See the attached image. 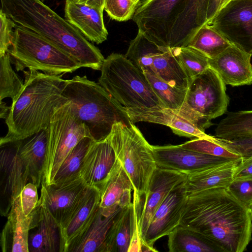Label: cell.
<instances>
[{
    "label": "cell",
    "mask_w": 252,
    "mask_h": 252,
    "mask_svg": "<svg viewBox=\"0 0 252 252\" xmlns=\"http://www.w3.org/2000/svg\"><path fill=\"white\" fill-rule=\"evenodd\" d=\"M231 0H221L220 4V8L219 10L222 8L223 6H224L226 3H227L229 1H230Z\"/></svg>",
    "instance_id": "cell-48"
},
{
    "label": "cell",
    "mask_w": 252,
    "mask_h": 252,
    "mask_svg": "<svg viewBox=\"0 0 252 252\" xmlns=\"http://www.w3.org/2000/svg\"><path fill=\"white\" fill-rule=\"evenodd\" d=\"M90 131L68 100L54 110L48 126V141L41 184L52 183L62 162Z\"/></svg>",
    "instance_id": "cell-9"
},
{
    "label": "cell",
    "mask_w": 252,
    "mask_h": 252,
    "mask_svg": "<svg viewBox=\"0 0 252 252\" xmlns=\"http://www.w3.org/2000/svg\"><path fill=\"white\" fill-rule=\"evenodd\" d=\"M0 10L16 27L39 34L70 56L81 67L100 70L105 59L100 51L41 0H0Z\"/></svg>",
    "instance_id": "cell-2"
},
{
    "label": "cell",
    "mask_w": 252,
    "mask_h": 252,
    "mask_svg": "<svg viewBox=\"0 0 252 252\" xmlns=\"http://www.w3.org/2000/svg\"><path fill=\"white\" fill-rule=\"evenodd\" d=\"M0 147V213L7 217L14 200L29 183V179L18 153V141Z\"/></svg>",
    "instance_id": "cell-14"
},
{
    "label": "cell",
    "mask_w": 252,
    "mask_h": 252,
    "mask_svg": "<svg viewBox=\"0 0 252 252\" xmlns=\"http://www.w3.org/2000/svg\"><path fill=\"white\" fill-rule=\"evenodd\" d=\"M94 141L92 138L86 137L73 148L62 162L52 183L60 184L81 177L83 158Z\"/></svg>",
    "instance_id": "cell-34"
},
{
    "label": "cell",
    "mask_w": 252,
    "mask_h": 252,
    "mask_svg": "<svg viewBox=\"0 0 252 252\" xmlns=\"http://www.w3.org/2000/svg\"><path fill=\"white\" fill-rule=\"evenodd\" d=\"M252 56L231 44L217 57L209 59V67L219 74L225 85H250L252 84Z\"/></svg>",
    "instance_id": "cell-19"
},
{
    "label": "cell",
    "mask_w": 252,
    "mask_h": 252,
    "mask_svg": "<svg viewBox=\"0 0 252 252\" xmlns=\"http://www.w3.org/2000/svg\"><path fill=\"white\" fill-rule=\"evenodd\" d=\"M77 3L104 9V0H72Z\"/></svg>",
    "instance_id": "cell-46"
},
{
    "label": "cell",
    "mask_w": 252,
    "mask_h": 252,
    "mask_svg": "<svg viewBox=\"0 0 252 252\" xmlns=\"http://www.w3.org/2000/svg\"><path fill=\"white\" fill-rule=\"evenodd\" d=\"M7 52L0 57V100L9 97L14 100L21 91L24 84L12 68Z\"/></svg>",
    "instance_id": "cell-37"
},
{
    "label": "cell",
    "mask_w": 252,
    "mask_h": 252,
    "mask_svg": "<svg viewBox=\"0 0 252 252\" xmlns=\"http://www.w3.org/2000/svg\"><path fill=\"white\" fill-rule=\"evenodd\" d=\"M221 0H208L206 23H208L218 12Z\"/></svg>",
    "instance_id": "cell-45"
},
{
    "label": "cell",
    "mask_w": 252,
    "mask_h": 252,
    "mask_svg": "<svg viewBox=\"0 0 252 252\" xmlns=\"http://www.w3.org/2000/svg\"><path fill=\"white\" fill-rule=\"evenodd\" d=\"M100 195L99 208L102 214L107 217L120 208L132 203V182L121 162L117 158L109 174L97 188Z\"/></svg>",
    "instance_id": "cell-20"
},
{
    "label": "cell",
    "mask_w": 252,
    "mask_h": 252,
    "mask_svg": "<svg viewBox=\"0 0 252 252\" xmlns=\"http://www.w3.org/2000/svg\"><path fill=\"white\" fill-rule=\"evenodd\" d=\"M170 252H214L198 232L179 225L168 235Z\"/></svg>",
    "instance_id": "cell-33"
},
{
    "label": "cell",
    "mask_w": 252,
    "mask_h": 252,
    "mask_svg": "<svg viewBox=\"0 0 252 252\" xmlns=\"http://www.w3.org/2000/svg\"><path fill=\"white\" fill-rule=\"evenodd\" d=\"M132 124L145 122L169 127L174 133L188 138L215 140L216 137L207 134L174 110L167 108L128 109L125 110Z\"/></svg>",
    "instance_id": "cell-21"
},
{
    "label": "cell",
    "mask_w": 252,
    "mask_h": 252,
    "mask_svg": "<svg viewBox=\"0 0 252 252\" xmlns=\"http://www.w3.org/2000/svg\"><path fill=\"white\" fill-rule=\"evenodd\" d=\"M180 145L184 149L206 155L231 159L242 158L240 155L219 144L216 137L215 140L196 138Z\"/></svg>",
    "instance_id": "cell-38"
},
{
    "label": "cell",
    "mask_w": 252,
    "mask_h": 252,
    "mask_svg": "<svg viewBox=\"0 0 252 252\" xmlns=\"http://www.w3.org/2000/svg\"><path fill=\"white\" fill-rule=\"evenodd\" d=\"M141 207V202L133 199L131 204L121 208L108 232L105 252H128Z\"/></svg>",
    "instance_id": "cell-25"
},
{
    "label": "cell",
    "mask_w": 252,
    "mask_h": 252,
    "mask_svg": "<svg viewBox=\"0 0 252 252\" xmlns=\"http://www.w3.org/2000/svg\"><path fill=\"white\" fill-rule=\"evenodd\" d=\"M118 209L109 216H103L100 208L86 230L68 248L66 252H105V242L108 232Z\"/></svg>",
    "instance_id": "cell-30"
},
{
    "label": "cell",
    "mask_w": 252,
    "mask_h": 252,
    "mask_svg": "<svg viewBox=\"0 0 252 252\" xmlns=\"http://www.w3.org/2000/svg\"><path fill=\"white\" fill-rule=\"evenodd\" d=\"M252 134V110L230 112L215 129L214 136L232 140Z\"/></svg>",
    "instance_id": "cell-31"
},
{
    "label": "cell",
    "mask_w": 252,
    "mask_h": 252,
    "mask_svg": "<svg viewBox=\"0 0 252 252\" xmlns=\"http://www.w3.org/2000/svg\"><path fill=\"white\" fill-rule=\"evenodd\" d=\"M15 23L1 10H0V57L8 52L12 46L13 37V29Z\"/></svg>",
    "instance_id": "cell-43"
},
{
    "label": "cell",
    "mask_w": 252,
    "mask_h": 252,
    "mask_svg": "<svg viewBox=\"0 0 252 252\" xmlns=\"http://www.w3.org/2000/svg\"><path fill=\"white\" fill-rule=\"evenodd\" d=\"M189 82L209 67V58L199 50L186 46L171 48Z\"/></svg>",
    "instance_id": "cell-35"
},
{
    "label": "cell",
    "mask_w": 252,
    "mask_h": 252,
    "mask_svg": "<svg viewBox=\"0 0 252 252\" xmlns=\"http://www.w3.org/2000/svg\"><path fill=\"white\" fill-rule=\"evenodd\" d=\"M179 225L199 233L215 252H242L252 240L251 212L226 188L188 195Z\"/></svg>",
    "instance_id": "cell-1"
},
{
    "label": "cell",
    "mask_w": 252,
    "mask_h": 252,
    "mask_svg": "<svg viewBox=\"0 0 252 252\" xmlns=\"http://www.w3.org/2000/svg\"><path fill=\"white\" fill-rule=\"evenodd\" d=\"M31 214L28 239L29 252H60V227L40 198Z\"/></svg>",
    "instance_id": "cell-18"
},
{
    "label": "cell",
    "mask_w": 252,
    "mask_h": 252,
    "mask_svg": "<svg viewBox=\"0 0 252 252\" xmlns=\"http://www.w3.org/2000/svg\"><path fill=\"white\" fill-rule=\"evenodd\" d=\"M207 24L232 44L252 54V0H231Z\"/></svg>",
    "instance_id": "cell-12"
},
{
    "label": "cell",
    "mask_w": 252,
    "mask_h": 252,
    "mask_svg": "<svg viewBox=\"0 0 252 252\" xmlns=\"http://www.w3.org/2000/svg\"><path fill=\"white\" fill-rule=\"evenodd\" d=\"M152 147L157 167L187 174L235 159L198 153L184 149L180 145Z\"/></svg>",
    "instance_id": "cell-15"
},
{
    "label": "cell",
    "mask_w": 252,
    "mask_h": 252,
    "mask_svg": "<svg viewBox=\"0 0 252 252\" xmlns=\"http://www.w3.org/2000/svg\"><path fill=\"white\" fill-rule=\"evenodd\" d=\"M10 106L6 105V103L2 101H0V117L1 119H6L9 110Z\"/></svg>",
    "instance_id": "cell-47"
},
{
    "label": "cell",
    "mask_w": 252,
    "mask_h": 252,
    "mask_svg": "<svg viewBox=\"0 0 252 252\" xmlns=\"http://www.w3.org/2000/svg\"><path fill=\"white\" fill-rule=\"evenodd\" d=\"M89 187L81 177L60 184H41L40 198L48 208L61 230L81 205Z\"/></svg>",
    "instance_id": "cell-13"
},
{
    "label": "cell",
    "mask_w": 252,
    "mask_h": 252,
    "mask_svg": "<svg viewBox=\"0 0 252 252\" xmlns=\"http://www.w3.org/2000/svg\"><path fill=\"white\" fill-rule=\"evenodd\" d=\"M231 44L221 33L206 24L197 31L187 46L199 50L209 59H212L223 52Z\"/></svg>",
    "instance_id": "cell-32"
},
{
    "label": "cell",
    "mask_w": 252,
    "mask_h": 252,
    "mask_svg": "<svg viewBox=\"0 0 252 252\" xmlns=\"http://www.w3.org/2000/svg\"><path fill=\"white\" fill-rule=\"evenodd\" d=\"M133 186V198L141 201L157 168L152 145L134 124L115 123L107 137Z\"/></svg>",
    "instance_id": "cell-6"
},
{
    "label": "cell",
    "mask_w": 252,
    "mask_h": 252,
    "mask_svg": "<svg viewBox=\"0 0 252 252\" xmlns=\"http://www.w3.org/2000/svg\"><path fill=\"white\" fill-rule=\"evenodd\" d=\"M229 102L225 84L215 71L209 67L190 80L185 100L175 111L205 131L213 125L211 120L226 112Z\"/></svg>",
    "instance_id": "cell-8"
},
{
    "label": "cell",
    "mask_w": 252,
    "mask_h": 252,
    "mask_svg": "<svg viewBox=\"0 0 252 252\" xmlns=\"http://www.w3.org/2000/svg\"><path fill=\"white\" fill-rule=\"evenodd\" d=\"M141 0H133V1L137 4H138V3H139V2Z\"/></svg>",
    "instance_id": "cell-49"
},
{
    "label": "cell",
    "mask_w": 252,
    "mask_h": 252,
    "mask_svg": "<svg viewBox=\"0 0 252 252\" xmlns=\"http://www.w3.org/2000/svg\"><path fill=\"white\" fill-rule=\"evenodd\" d=\"M104 9L66 0L65 19L77 28L89 40L97 44L105 41L108 35L104 25Z\"/></svg>",
    "instance_id": "cell-22"
},
{
    "label": "cell",
    "mask_w": 252,
    "mask_h": 252,
    "mask_svg": "<svg viewBox=\"0 0 252 252\" xmlns=\"http://www.w3.org/2000/svg\"><path fill=\"white\" fill-rule=\"evenodd\" d=\"M228 189L239 201L251 209L252 207V180H233Z\"/></svg>",
    "instance_id": "cell-42"
},
{
    "label": "cell",
    "mask_w": 252,
    "mask_h": 252,
    "mask_svg": "<svg viewBox=\"0 0 252 252\" xmlns=\"http://www.w3.org/2000/svg\"><path fill=\"white\" fill-rule=\"evenodd\" d=\"M187 179L186 173L158 167L155 169L144 196V202L139 218V229L143 240L158 207L174 188Z\"/></svg>",
    "instance_id": "cell-17"
},
{
    "label": "cell",
    "mask_w": 252,
    "mask_h": 252,
    "mask_svg": "<svg viewBox=\"0 0 252 252\" xmlns=\"http://www.w3.org/2000/svg\"><path fill=\"white\" fill-rule=\"evenodd\" d=\"M10 61L17 71H42L52 75H63L81 68L73 58L39 34L27 29L16 27L12 46L8 51Z\"/></svg>",
    "instance_id": "cell-7"
},
{
    "label": "cell",
    "mask_w": 252,
    "mask_h": 252,
    "mask_svg": "<svg viewBox=\"0 0 252 252\" xmlns=\"http://www.w3.org/2000/svg\"><path fill=\"white\" fill-rule=\"evenodd\" d=\"M117 160L115 153L107 138L94 141L81 165L80 175L89 186L97 188L105 180Z\"/></svg>",
    "instance_id": "cell-23"
},
{
    "label": "cell",
    "mask_w": 252,
    "mask_h": 252,
    "mask_svg": "<svg viewBox=\"0 0 252 252\" xmlns=\"http://www.w3.org/2000/svg\"><path fill=\"white\" fill-rule=\"evenodd\" d=\"M208 0H187L172 28L169 48L186 46L197 31L206 23Z\"/></svg>",
    "instance_id": "cell-24"
},
{
    "label": "cell",
    "mask_w": 252,
    "mask_h": 252,
    "mask_svg": "<svg viewBox=\"0 0 252 252\" xmlns=\"http://www.w3.org/2000/svg\"><path fill=\"white\" fill-rule=\"evenodd\" d=\"M41 0L42 1H44V0Z\"/></svg>",
    "instance_id": "cell-51"
},
{
    "label": "cell",
    "mask_w": 252,
    "mask_h": 252,
    "mask_svg": "<svg viewBox=\"0 0 252 252\" xmlns=\"http://www.w3.org/2000/svg\"><path fill=\"white\" fill-rule=\"evenodd\" d=\"M216 138L219 144L240 155L242 158H252V134L232 140Z\"/></svg>",
    "instance_id": "cell-40"
},
{
    "label": "cell",
    "mask_w": 252,
    "mask_h": 252,
    "mask_svg": "<svg viewBox=\"0 0 252 252\" xmlns=\"http://www.w3.org/2000/svg\"><path fill=\"white\" fill-rule=\"evenodd\" d=\"M26 216H28L35 208L38 202L37 187L32 183H28L16 198Z\"/></svg>",
    "instance_id": "cell-41"
},
{
    "label": "cell",
    "mask_w": 252,
    "mask_h": 252,
    "mask_svg": "<svg viewBox=\"0 0 252 252\" xmlns=\"http://www.w3.org/2000/svg\"><path fill=\"white\" fill-rule=\"evenodd\" d=\"M7 220L0 234L3 252H29V233L32 214L26 216L16 199L7 216Z\"/></svg>",
    "instance_id": "cell-27"
},
{
    "label": "cell",
    "mask_w": 252,
    "mask_h": 252,
    "mask_svg": "<svg viewBox=\"0 0 252 252\" xmlns=\"http://www.w3.org/2000/svg\"><path fill=\"white\" fill-rule=\"evenodd\" d=\"M48 141V127L18 141L20 157L28 174L29 182L41 185Z\"/></svg>",
    "instance_id": "cell-26"
},
{
    "label": "cell",
    "mask_w": 252,
    "mask_h": 252,
    "mask_svg": "<svg viewBox=\"0 0 252 252\" xmlns=\"http://www.w3.org/2000/svg\"><path fill=\"white\" fill-rule=\"evenodd\" d=\"M242 159H233L188 174L186 182L188 195L212 188H228Z\"/></svg>",
    "instance_id": "cell-28"
},
{
    "label": "cell",
    "mask_w": 252,
    "mask_h": 252,
    "mask_svg": "<svg viewBox=\"0 0 252 252\" xmlns=\"http://www.w3.org/2000/svg\"><path fill=\"white\" fill-rule=\"evenodd\" d=\"M187 0H141L132 20L138 31L157 44L169 47L174 23Z\"/></svg>",
    "instance_id": "cell-11"
},
{
    "label": "cell",
    "mask_w": 252,
    "mask_h": 252,
    "mask_svg": "<svg viewBox=\"0 0 252 252\" xmlns=\"http://www.w3.org/2000/svg\"><path fill=\"white\" fill-rule=\"evenodd\" d=\"M144 73L154 91L165 107L178 111L185 100L187 89L174 87L155 75L148 72Z\"/></svg>",
    "instance_id": "cell-36"
},
{
    "label": "cell",
    "mask_w": 252,
    "mask_h": 252,
    "mask_svg": "<svg viewBox=\"0 0 252 252\" xmlns=\"http://www.w3.org/2000/svg\"><path fill=\"white\" fill-rule=\"evenodd\" d=\"M23 71L24 86L12 101L5 119L7 132L0 145L23 140L47 128L56 108L68 100L63 94L67 81L63 75Z\"/></svg>",
    "instance_id": "cell-3"
},
{
    "label": "cell",
    "mask_w": 252,
    "mask_h": 252,
    "mask_svg": "<svg viewBox=\"0 0 252 252\" xmlns=\"http://www.w3.org/2000/svg\"><path fill=\"white\" fill-rule=\"evenodd\" d=\"M126 57L143 72L156 75L172 86L187 89L189 81L171 48L159 45L138 31Z\"/></svg>",
    "instance_id": "cell-10"
},
{
    "label": "cell",
    "mask_w": 252,
    "mask_h": 252,
    "mask_svg": "<svg viewBox=\"0 0 252 252\" xmlns=\"http://www.w3.org/2000/svg\"><path fill=\"white\" fill-rule=\"evenodd\" d=\"M100 201L99 190L89 187L81 205L61 230L60 252H66L69 246L89 227L99 208Z\"/></svg>",
    "instance_id": "cell-29"
},
{
    "label": "cell",
    "mask_w": 252,
    "mask_h": 252,
    "mask_svg": "<svg viewBox=\"0 0 252 252\" xmlns=\"http://www.w3.org/2000/svg\"><path fill=\"white\" fill-rule=\"evenodd\" d=\"M137 5L133 0H104V10L112 19L126 21L132 18Z\"/></svg>",
    "instance_id": "cell-39"
},
{
    "label": "cell",
    "mask_w": 252,
    "mask_h": 252,
    "mask_svg": "<svg viewBox=\"0 0 252 252\" xmlns=\"http://www.w3.org/2000/svg\"><path fill=\"white\" fill-rule=\"evenodd\" d=\"M100 70L98 83L125 110L166 108L145 74L125 55L110 54L104 59Z\"/></svg>",
    "instance_id": "cell-5"
},
{
    "label": "cell",
    "mask_w": 252,
    "mask_h": 252,
    "mask_svg": "<svg viewBox=\"0 0 252 252\" xmlns=\"http://www.w3.org/2000/svg\"><path fill=\"white\" fill-rule=\"evenodd\" d=\"M233 180H252V158L243 159L236 169Z\"/></svg>",
    "instance_id": "cell-44"
},
{
    "label": "cell",
    "mask_w": 252,
    "mask_h": 252,
    "mask_svg": "<svg viewBox=\"0 0 252 252\" xmlns=\"http://www.w3.org/2000/svg\"><path fill=\"white\" fill-rule=\"evenodd\" d=\"M63 94L71 102L95 142L105 140L116 123L132 124L125 109L110 94L85 75H76L67 80Z\"/></svg>",
    "instance_id": "cell-4"
},
{
    "label": "cell",
    "mask_w": 252,
    "mask_h": 252,
    "mask_svg": "<svg viewBox=\"0 0 252 252\" xmlns=\"http://www.w3.org/2000/svg\"><path fill=\"white\" fill-rule=\"evenodd\" d=\"M186 181L170 192L154 214L143 238L150 247H154L156 241L168 236L180 224L188 198Z\"/></svg>",
    "instance_id": "cell-16"
},
{
    "label": "cell",
    "mask_w": 252,
    "mask_h": 252,
    "mask_svg": "<svg viewBox=\"0 0 252 252\" xmlns=\"http://www.w3.org/2000/svg\"><path fill=\"white\" fill-rule=\"evenodd\" d=\"M250 211H251V213H252V208H251Z\"/></svg>",
    "instance_id": "cell-50"
}]
</instances>
